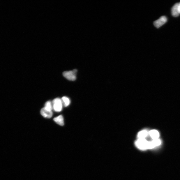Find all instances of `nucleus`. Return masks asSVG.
<instances>
[{"label": "nucleus", "instance_id": "0eeeda50", "mask_svg": "<svg viewBox=\"0 0 180 180\" xmlns=\"http://www.w3.org/2000/svg\"><path fill=\"white\" fill-rule=\"evenodd\" d=\"M179 3H177L172 7V13L173 17H178L179 13L178 10Z\"/></svg>", "mask_w": 180, "mask_h": 180}, {"label": "nucleus", "instance_id": "7ed1b4c3", "mask_svg": "<svg viewBox=\"0 0 180 180\" xmlns=\"http://www.w3.org/2000/svg\"><path fill=\"white\" fill-rule=\"evenodd\" d=\"M52 107L55 112H61L63 108V103L61 99L59 98L54 99L52 101Z\"/></svg>", "mask_w": 180, "mask_h": 180}, {"label": "nucleus", "instance_id": "423d86ee", "mask_svg": "<svg viewBox=\"0 0 180 180\" xmlns=\"http://www.w3.org/2000/svg\"><path fill=\"white\" fill-rule=\"evenodd\" d=\"M149 135V132L146 130L140 131L137 133V139H146Z\"/></svg>", "mask_w": 180, "mask_h": 180}, {"label": "nucleus", "instance_id": "39448f33", "mask_svg": "<svg viewBox=\"0 0 180 180\" xmlns=\"http://www.w3.org/2000/svg\"><path fill=\"white\" fill-rule=\"evenodd\" d=\"M40 114L43 117L47 118H51L52 116V112L48 111L44 108H43L40 110Z\"/></svg>", "mask_w": 180, "mask_h": 180}, {"label": "nucleus", "instance_id": "ddd939ff", "mask_svg": "<svg viewBox=\"0 0 180 180\" xmlns=\"http://www.w3.org/2000/svg\"><path fill=\"white\" fill-rule=\"evenodd\" d=\"M178 10L179 14L180 13V3H179Z\"/></svg>", "mask_w": 180, "mask_h": 180}, {"label": "nucleus", "instance_id": "9b49d317", "mask_svg": "<svg viewBox=\"0 0 180 180\" xmlns=\"http://www.w3.org/2000/svg\"><path fill=\"white\" fill-rule=\"evenodd\" d=\"M62 100L63 101L64 107H68L70 103V99L66 96H63L62 98Z\"/></svg>", "mask_w": 180, "mask_h": 180}, {"label": "nucleus", "instance_id": "f257e3e1", "mask_svg": "<svg viewBox=\"0 0 180 180\" xmlns=\"http://www.w3.org/2000/svg\"><path fill=\"white\" fill-rule=\"evenodd\" d=\"M148 141L146 139H137L135 142V145L138 149L142 151H145L148 149Z\"/></svg>", "mask_w": 180, "mask_h": 180}, {"label": "nucleus", "instance_id": "1a4fd4ad", "mask_svg": "<svg viewBox=\"0 0 180 180\" xmlns=\"http://www.w3.org/2000/svg\"><path fill=\"white\" fill-rule=\"evenodd\" d=\"M54 121L59 125L63 126L64 125V119L62 115H60L58 117L54 118Z\"/></svg>", "mask_w": 180, "mask_h": 180}, {"label": "nucleus", "instance_id": "f03ea898", "mask_svg": "<svg viewBox=\"0 0 180 180\" xmlns=\"http://www.w3.org/2000/svg\"><path fill=\"white\" fill-rule=\"evenodd\" d=\"M77 69L69 71H65L63 73V75L67 79L70 81H75L77 78Z\"/></svg>", "mask_w": 180, "mask_h": 180}, {"label": "nucleus", "instance_id": "6e6552de", "mask_svg": "<svg viewBox=\"0 0 180 180\" xmlns=\"http://www.w3.org/2000/svg\"><path fill=\"white\" fill-rule=\"evenodd\" d=\"M149 133L150 137L153 140L158 139L160 137V134L156 130H152L150 131Z\"/></svg>", "mask_w": 180, "mask_h": 180}, {"label": "nucleus", "instance_id": "20e7f679", "mask_svg": "<svg viewBox=\"0 0 180 180\" xmlns=\"http://www.w3.org/2000/svg\"><path fill=\"white\" fill-rule=\"evenodd\" d=\"M167 21V18L165 16H163L161 17L158 20L155 21L154 22V26L157 28H159L163 25Z\"/></svg>", "mask_w": 180, "mask_h": 180}, {"label": "nucleus", "instance_id": "9d476101", "mask_svg": "<svg viewBox=\"0 0 180 180\" xmlns=\"http://www.w3.org/2000/svg\"><path fill=\"white\" fill-rule=\"evenodd\" d=\"M45 109L49 112H52L53 108L52 105L50 101H48L46 102L45 105Z\"/></svg>", "mask_w": 180, "mask_h": 180}, {"label": "nucleus", "instance_id": "f8f14e48", "mask_svg": "<svg viewBox=\"0 0 180 180\" xmlns=\"http://www.w3.org/2000/svg\"><path fill=\"white\" fill-rule=\"evenodd\" d=\"M152 142L153 143L154 147L158 146L161 144V141L160 139H156L153 140L152 141Z\"/></svg>", "mask_w": 180, "mask_h": 180}]
</instances>
